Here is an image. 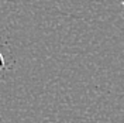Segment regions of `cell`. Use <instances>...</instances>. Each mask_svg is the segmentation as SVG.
<instances>
[{"mask_svg":"<svg viewBox=\"0 0 124 123\" xmlns=\"http://www.w3.org/2000/svg\"><path fill=\"white\" fill-rule=\"evenodd\" d=\"M4 68H6V61H4L3 55L0 54V69H4Z\"/></svg>","mask_w":124,"mask_h":123,"instance_id":"1","label":"cell"},{"mask_svg":"<svg viewBox=\"0 0 124 123\" xmlns=\"http://www.w3.org/2000/svg\"><path fill=\"white\" fill-rule=\"evenodd\" d=\"M123 4H124V0H123Z\"/></svg>","mask_w":124,"mask_h":123,"instance_id":"2","label":"cell"}]
</instances>
